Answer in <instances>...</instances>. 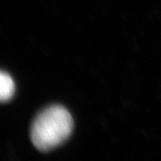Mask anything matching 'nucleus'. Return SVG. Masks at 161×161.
<instances>
[{"mask_svg": "<svg viewBox=\"0 0 161 161\" xmlns=\"http://www.w3.org/2000/svg\"><path fill=\"white\" fill-rule=\"evenodd\" d=\"M73 128V120L64 107L51 106L37 115L32 123L31 139L41 152L56 148L69 138Z\"/></svg>", "mask_w": 161, "mask_h": 161, "instance_id": "1", "label": "nucleus"}, {"mask_svg": "<svg viewBox=\"0 0 161 161\" xmlns=\"http://www.w3.org/2000/svg\"><path fill=\"white\" fill-rule=\"evenodd\" d=\"M15 91V85L12 78L7 72L0 74V99L2 102H7L11 99Z\"/></svg>", "mask_w": 161, "mask_h": 161, "instance_id": "2", "label": "nucleus"}]
</instances>
